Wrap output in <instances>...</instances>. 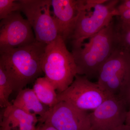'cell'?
<instances>
[{"label":"cell","mask_w":130,"mask_h":130,"mask_svg":"<svg viewBox=\"0 0 130 130\" xmlns=\"http://www.w3.org/2000/svg\"><path fill=\"white\" fill-rule=\"evenodd\" d=\"M36 130H59L53 126L46 123H38Z\"/></svg>","instance_id":"20"},{"label":"cell","mask_w":130,"mask_h":130,"mask_svg":"<svg viewBox=\"0 0 130 130\" xmlns=\"http://www.w3.org/2000/svg\"><path fill=\"white\" fill-rule=\"evenodd\" d=\"M46 45L36 41L20 47L0 49V67L13 92L18 93L42 74V61Z\"/></svg>","instance_id":"1"},{"label":"cell","mask_w":130,"mask_h":130,"mask_svg":"<svg viewBox=\"0 0 130 130\" xmlns=\"http://www.w3.org/2000/svg\"><path fill=\"white\" fill-rule=\"evenodd\" d=\"M12 104L38 117L43 116L50 108L40 101L32 89H24L20 91Z\"/></svg>","instance_id":"13"},{"label":"cell","mask_w":130,"mask_h":130,"mask_svg":"<svg viewBox=\"0 0 130 130\" xmlns=\"http://www.w3.org/2000/svg\"><path fill=\"white\" fill-rule=\"evenodd\" d=\"M119 0H81V7L70 39L72 48L79 46L118 16Z\"/></svg>","instance_id":"3"},{"label":"cell","mask_w":130,"mask_h":130,"mask_svg":"<svg viewBox=\"0 0 130 130\" xmlns=\"http://www.w3.org/2000/svg\"><path fill=\"white\" fill-rule=\"evenodd\" d=\"M53 16L59 34L65 42L70 39L81 7V0H51Z\"/></svg>","instance_id":"11"},{"label":"cell","mask_w":130,"mask_h":130,"mask_svg":"<svg viewBox=\"0 0 130 130\" xmlns=\"http://www.w3.org/2000/svg\"><path fill=\"white\" fill-rule=\"evenodd\" d=\"M13 92V88L7 75L2 68L0 67V107L6 108L11 105L9 102V96Z\"/></svg>","instance_id":"15"},{"label":"cell","mask_w":130,"mask_h":130,"mask_svg":"<svg viewBox=\"0 0 130 130\" xmlns=\"http://www.w3.org/2000/svg\"><path fill=\"white\" fill-rule=\"evenodd\" d=\"M39 123H48L59 130H91L89 113L63 101L38 117Z\"/></svg>","instance_id":"8"},{"label":"cell","mask_w":130,"mask_h":130,"mask_svg":"<svg viewBox=\"0 0 130 130\" xmlns=\"http://www.w3.org/2000/svg\"><path fill=\"white\" fill-rule=\"evenodd\" d=\"M125 124L128 125H130V107L129 111L126 113V118Z\"/></svg>","instance_id":"22"},{"label":"cell","mask_w":130,"mask_h":130,"mask_svg":"<svg viewBox=\"0 0 130 130\" xmlns=\"http://www.w3.org/2000/svg\"><path fill=\"white\" fill-rule=\"evenodd\" d=\"M109 95L97 83L91 82L86 76L77 75L67 89L58 94V102H65L84 111L94 110Z\"/></svg>","instance_id":"7"},{"label":"cell","mask_w":130,"mask_h":130,"mask_svg":"<svg viewBox=\"0 0 130 130\" xmlns=\"http://www.w3.org/2000/svg\"><path fill=\"white\" fill-rule=\"evenodd\" d=\"M97 83L109 95H118L130 78V53L119 47L102 65Z\"/></svg>","instance_id":"6"},{"label":"cell","mask_w":130,"mask_h":130,"mask_svg":"<svg viewBox=\"0 0 130 130\" xmlns=\"http://www.w3.org/2000/svg\"><path fill=\"white\" fill-rule=\"evenodd\" d=\"M45 77L53 84L58 94L66 90L78 75V70L72 52L59 35L47 44L42 61Z\"/></svg>","instance_id":"4"},{"label":"cell","mask_w":130,"mask_h":130,"mask_svg":"<svg viewBox=\"0 0 130 130\" xmlns=\"http://www.w3.org/2000/svg\"></svg>","instance_id":"24"},{"label":"cell","mask_w":130,"mask_h":130,"mask_svg":"<svg viewBox=\"0 0 130 130\" xmlns=\"http://www.w3.org/2000/svg\"><path fill=\"white\" fill-rule=\"evenodd\" d=\"M38 117L25 111L12 104L4 108L1 115V126H7L13 130H36Z\"/></svg>","instance_id":"12"},{"label":"cell","mask_w":130,"mask_h":130,"mask_svg":"<svg viewBox=\"0 0 130 130\" xmlns=\"http://www.w3.org/2000/svg\"><path fill=\"white\" fill-rule=\"evenodd\" d=\"M0 130H13L11 127L7 126H1Z\"/></svg>","instance_id":"23"},{"label":"cell","mask_w":130,"mask_h":130,"mask_svg":"<svg viewBox=\"0 0 130 130\" xmlns=\"http://www.w3.org/2000/svg\"><path fill=\"white\" fill-rule=\"evenodd\" d=\"M21 11L34 31L37 41L47 44L59 36L51 11V0H20Z\"/></svg>","instance_id":"5"},{"label":"cell","mask_w":130,"mask_h":130,"mask_svg":"<svg viewBox=\"0 0 130 130\" xmlns=\"http://www.w3.org/2000/svg\"><path fill=\"white\" fill-rule=\"evenodd\" d=\"M15 12L0 23V49L16 48L36 41L29 21Z\"/></svg>","instance_id":"9"},{"label":"cell","mask_w":130,"mask_h":130,"mask_svg":"<svg viewBox=\"0 0 130 130\" xmlns=\"http://www.w3.org/2000/svg\"><path fill=\"white\" fill-rule=\"evenodd\" d=\"M126 105L118 95H109L89 113L91 130H113L125 124Z\"/></svg>","instance_id":"10"},{"label":"cell","mask_w":130,"mask_h":130,"mask_svg":"<svg viewBox=\"0 0 130 130\" xmlns=\"http://www.w3.org/2000/svg\"><path fill=\"white\" fill-rule=\"evenodd\" d=\"M130 9V0H124L120 1L116 9L118 13V16L119 14L124 11L127 9Z\"/></svg>","instance_id":"19"},{"label":"cell","mask_w":130,"mask_h":130,"mask_svg":"<svg viewBox=\"0 0 130 130\" xmlns=\"http://www.w3.org/2000/svg\"><path fill=\"white\" fill-rule=\"evenodd\" d=\"M21 5L19 1L0 0V19H4L12 13L20 11Z\"/></svg>","instance_id":"17"},{"label":"cell","mask_w":130,"mask_h":130,"mask_svg":"<svg viewBox=\"0 0 130 130\" xmlns=\"http://www.w3.org/2000/svg\"><path fill=\"white\" fill-rule=\"evenodd\" d=\"M118 95L124 101L126 106L130 107V78Z\"/></svg>","instance_id":"18"},{"label":"cell","mask_w":130,"mask_h":130,"mask_svg":"<svg viewBox=\"0 0 130 130\" xmlns=\"http://www.w3.org/2000/svg\"><path fill=\"white\" fill-rule=\"evenodd\" d=\"M113 130H130V125L124 124Z\"/></svg>","instance_id":"21"},{"label":"cell","mask_w":130,"mask_h":130,"mask_svg":"<svg viewBox=\"0 0 130 130\" xmlns=\"http://www.w3.org/2000/svg\"><path fill=\"white\" fill-rule=\"evenodd\" d=\"M32 89L40 101L50 108L58 103L56 90L46 77H39L36 79Z\"/></svg>","instance_id":"14"},{"label":"cell","mask_w":130,"mask_h":130,"mask_svg":"<svg viewBox=\"0 0 130 130\" xmlns=\"http://www.w3.org/2000/svg\"><path fill=\"white\" fill-rule=\"evenodd\" d=\"M79 46L72 48L78 75L88 78L98 75L102 65L118 47L116 24L109 25L89 38Z\"/></svg>","instance_id":"2"},{"label":"cell","mask_w":130,"mask_h":130,"mask_svg":"<svg viewBox=\"0 0 130 130\" xmlns=\"http://www.w3.org/2000/svg\"><path fill=\"white\" fill-rule=\"evenodd\" d=\"M118 46L130 53V23L116 25Z\"/></svg>","instance_id":"16"}]
</instances>
